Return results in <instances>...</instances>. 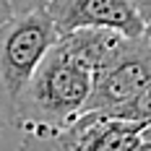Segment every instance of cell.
Returning <instances> with one entry per match:
<instances>
[{
	"label": "cell",
	"mask_w": 151,
	"mask_h": 151,
	"mask_svg": "<svg viewBox=\"0 0 151 151\" xmlns=\"http://www.w3.org/2000/svg\"><path fill=\"white\" fill-rule=\"evenodd\" d=\"M94 89V70L55 45L34 70L16 104L11 128L21 133H55L78 120Z\"/></svg>",
	"instance_id": "cell-1"
},
{
	"label": "cell",
	"mask_w": 151,
	"mask_h": 151,
	"mask_svg": "<svg viewBox=\"0 0 151 151\" xmlns=\"http://www.w3.org/2000/svg\"><path fill=\"white\" fill-rule=\"evenodd\" d=\"M58 39L60 31L47 8L16 13L0 26V99L8 112V122L13 120L16 104L34 70L58 45Z\"/></svg>",
	"instance_id": "cell-2"
},
{
	"label": "cell",
	"mask_w": 151,
	"mask_h": 151,
	"mask_svg": "<svg viewBox=\"0 0 151 151\" xmlns=\"http://www.w3.org/2000/svg\"><path fill=\"white\" fill-rule=\"evenodd\" d=\"M151 83V42L146 34L130 37L117 58L94 76V89L83 112H112Z\"/></svg>",
	"instance_id": "cell-3"
},
{
	"label": "cell",
	"mask_w": 151,
	"mask_h": 151,
	"mask_svg": "<svg viewBox=\"0 0 151 151\" xmlns=\"http://www.w3.org/2000/svg\"><path fill=\"white\" fill-rule=\"evenodd\" d=\"M60 34L81 26L117 29L128 37H141L146 21L138 16L130 0H50L45 5Z\"/></svg>",
	"instance_id": "cell-4"
},
{
	"label": "cell",
	"mask_w": 151,
	"mask_h": 151,
	"mask_svg": "<svg viewBox=\"0 0 151 151\" xmlns=\"http://www.w3.org/2000/svg\"><path fill=\"white\" fill-rule=\"evenodd\" d=\"M130 37L122 34L117 29H104V26H81L68 34H60L58 45L63 50H68L76 60H81L86 68L94 70V76L102 68H107L109 63L117 58L125 42Z\"/></svg>",
	"instance_id": "cell-5"
},
{
	"label": "cell",
	"mask_w": 151,
	"mask_h": 151,
	"mask_svg": "<svg viewBox=\"0 0 151 151\" xmlns=\"http://www.w3.org/2000/svg\"><path fill=\"white\" fill-rule=\"evenodd\" d=\"M107 115L120 117V120H128V122L146 125V122L151 120V83L146 89H141L133 99H128L125 104H120L117 109H112V112H107Z\"/></svg>",
	"instance_id": "cell-6"
},
{
	"label": "cell",
	"mask_w": 151,
	"mask_h": 151,
	"mask_svg": "<svg viewBox=\"0 0 151 151\" xmlns=\"http://www.w3.org/2000/svg\"><path fill=\"white\" fill-rule=\"evenodd\" d=\"M13 3L16 13H26V11H34V8H45L50 0H11Z\"/></svg>",
	"instance_id": "cell-7"
},
{
	"label": "cell",
	"mask_w": 151,
	"mask_h": 151,
	"mask_svg": "<svg viewBox=\"0 0 151 151\" xmlns=\"http://www.w3.org/2000/svg\"><path fill=\"white\" fill-rule=\"evenodd\" d=\"M130 5L138 11V16H141L146 24L151 21V0H130Z\"/></svg>",
	"instance_id": "cell-8"
},
{
	"label": "cell",
	"mask_w": 151,
	"mask_h": 151,
	"mask_svg": "<svg viewBox=\"0 0 151 151\" xmlns=\"http://www.w3.org/2000/svg\"><path fill=\"white\" fill-rule=\"evenodd\" d=\"M13 16H16L13 3H11V0H0V26H3L5 21H11Z\"/></svg>",
	"instance_id": "cell-9"
},
{
	"label": "cell",
	"mask_w": 151,
	"mask_h": 151,
	"mask_svg": "<svg viewBox=\"0 0 151 151\" xmlns=\"http://www.w3.org/2000/svg\"><path fill=\"white\" fill-rule=\"evenodd\" d=\"M11 122H8V112H5V104H3V99H0V138H3V130L8 128Z\"/></svg>",
	"instance_id": "cell-10"
},
{
	"label": "cell",
	"mask_w": 151,
	"mask_h": 151,
	"mask_svg": "<svg viewBox=\"0 0 151 151\" xmlns=\"http://www.w3.org/2000/svg\"><path fill=\"white\" fill-rule=\"evenodd\" d=\"M141 138H143V141H149V143H151V120L146 122L143 128H141Z\"/></svg>",
	"instance_id": "cell-11"
},
{
	"label": "cell",
	"mask_w": 151,
	"mask_h": 151,
	"mask_svg": "<svg viewBox=\"0 0 151 151\" xmlns=\"http://www.w3.org/2000/svg\"><path fill=\"white\" fill-rule=\"evenodd\" d=\"M136 151H151V143H149V141H141V146H138Z\"/></svg>",
	"instance_id": "cell-12"
}]
</instances>
